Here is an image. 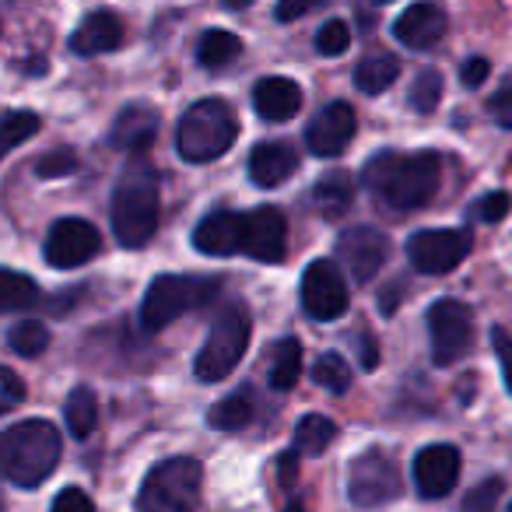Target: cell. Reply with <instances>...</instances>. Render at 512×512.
<instances>
[{
    "label": "cell",
    "mask_w": 512,
    "mask_h": 512,
    "mask_svg": "<svg viewBox=\"0 0 512 512\" xmlns=\"http://www.w3.org/2000/svg\"><path fill=\"white\" fill-rule=\"evenodd\" d=\"M442 158L435 151H379L365 162V186L393 211H418L435 197Z\"/></svg>",
    "instance_id": "cell-1"
},
{
    "label": "cell",
    "mask_w": 512,
    "mask_h": 512,
    "mask_svg": "<svg viewBox=\"0 0 512 512\" xmlns=\"http://www.w3.org/2000/svg\"><path fill=\"white\" fill-rule=\"evenodd\" d=\"M64 442L53 421L32 418L0 432V474L18 488H39L57 470Z\"/></svg>",
    "instance_id": "cell-2"
},
{
    "label": "cell",
    "mask_w": 512,
    "mask_h": 512,
    "mask_svg": "<svg viewBox=\"0 0 512 512\" xmlns=\"http://www.w3.org/2000/svg\"><path fill=\"white\" fill-rule=\"evenodd\" d=\"M158 211H162V193H158V176L148 165H130L123 179L116 183L113 207V235L123 249H141L151 242L158 228Z\"/></svg>",
    "instance_id": "cell-3"
},
{
    "label": "cell",
    "mask_w": 512,
    "mask_h": 512,
    "mask_svg": "<svg viewBox=\"0 0 512 512\" xmlns=\"http://www.w3.org/2000/svg\"><path fill=\"white\" fill-rule=\"evenodd\" d=\"M239 137V116L232 102L225 99H200L183 113L176 127V148L186 162L204 165L221 158Z\"/></svg>",
    "instance_id": "cell-4"
},
{
    "label": "cell",
    "mask_w": 512,
    "mask_h": 512,
    "mask_svg": "<svg viewBox=\"0 0 512 512\" xmlns=\"http://www.w3.org/2000/svg\"><path fill=\"white\" fill-rule=\"evenodd\" d=\"M204 470L193 456H172L151 467L137 491V512H197Z\"/></svg>",
    "instance_id": "cell-5"
},
{
    "label": "cell",
    "mask_w": 512,
    "mask_h": 512,
    "mask_svg": "<svg viewBox=\"0 0 512 512\" xmlns=\"http://www.w3.org/2000/svg\"><path fill=\"white\" fill-rule=\"evenodd\" d=\"M221 292L218 278H193V274H158L148 285L141 302V327L148 334L165 330L172 320L186 316L190 309L207 306Z\"/></svg>",
    "instance_id": "cell-6"
},
{
    "label": "cell",
    "mask_w": 512,
    "mask_h": 512,
    "mask_svg": "<svg viewBox=\"0 0 512 512\" xmlns=\"http://www.w3.org/2000/svg\"><path fill=\"white\" fill-rule=\"evenodd\" d=\"M249 348V313L242 306H228L218 320L211 323L204 348H200L193 372L200 383H221L235 365L242 362Z\"/></svg>",
    "instance_id": "cell-7"
},
{
    "label": "cell",
    "mask_w": 512,
    "mask_h": 512,
    "mask_svg": "<svg viewBox=\"0 0 512 512\" xmlns=\"http://www.w3.org/2000/svg\"><path fill=\"white\" fill-rule=\"evenodd\" d=\"M428 334H432V362L446 369L474 348V313L456 299H439L428 309Z\"/></svg>",
    "instance_id": "cell-8"
},
{
    "label": "cell",
    "mask_w": 512,
    "mask_h": 512,
    "mask_svg": "<svg viewBox=\"0 0 512 512\" xmlns=\"http://www.w3.org/2000/svg\"><path fill=\"white\" fill-rule=\"evenodd\" d=\"M299 295H302V309L320 323L341 320L351 302L348 278H344L334 260H313L306 267V274H302Z\"/></svg>",
    "instance_id": "cell-9"
},
{
    "label": "cell",
    "mask_w": 512,
    "mask_h": 512,
    "mask_svg": "<svg viewBox=\"0 0 512 512\" xmlns=\"http://www.w3.org/2000/svg\"><path fill=\"white\" fill-rule=\"evenodd\" d=\"M470 246L474 239L463 228H428L407 239V260L421 274H449L467 260Z\"/></svg>",
    "instance_id": "cell-10"
},
{
    "label": "cell",
    "mask_w": 512,
    "mask_h": 512,
    "mask_svg": "<svg viewBox=\"0 0 512 512\" xmlns=\"http://www.w3.org/2000/svg\"><path fill=\"white\" fill-rule=\"evenodd\" d=\"M348 495L358 509H376L400 495V470L390 453L383 449H369L351 463L348 477Z\"/></svg>",
    "instance_id": "cell-11"
},
{
    "label": "cell",
    "mask_w": 512,
    "mask_h": 512,
    "mask_svg": "<svg viewBox=\"0 0 512 512\" xmlns=\"http://www.w3.org/2000/svg\"><path fill=\"white\" fill-rule=\"evenodd\" d=\"M242 253L256 264H281L288 256V218L264 204L242 214Z\"/></svg>",
    "instance_id": "cell-12"
},
{
    "label": "cell",
    "mask_w": 512,
    "mask_h": 512,
    "mask_svg": "<svg viewBox=\"0 0 512 512\" xmlns=\"http://www.w3.org/2000/svg\"><path fill=\"white\" fill-rule=\"evenodd\" d=\"M102 239L95 232V225H88L85 218H60L46 235V264L57 271H74L85 267L88 260H95Z\"/></svg>",
    "instance_id": "cell-13"
},
{
    "label": "cell",
    "mask_w": 512,
    "mask_h": 512,
    "mask_svg": "<svg viewBox=\"0 0 512 512\" xmlns=\"http://www.w3.org/2000/svg\"><path fill=\"white\" fill-rule=\"evenodd\" d=\"M337 256L344 260L351 278L369 285V281L383 271L386 256H390V239L369 225L344 228L341 239H337Z\"/></svg>",
    "instance_id": "cell-14"
},
{
    "label": "cell",
    "mask_w": 512,
    "mask_h": 512,
    "mask_svg": "<svg viewBox=\"0 0 512 512\" xmlns=\"http://www.w3.org/2000/svg\"><path fill=\"white\" fill-rule=\"evenodd\" d=\"M358 130V116L348 102H330L313 116V123L306 127V144L316 158H337L341 151H348L351 137Z\"/></svg>",
    "instance_id": "cell-15"
},
{
    "label": "cell",
    "mask_w": 512,
    "mask_h": 512,
    "mask_svg": "<svg viewBox=\"0 0 512 512\" xmlns=\"http://www.w3.org/2000/svg\"><path fill=\"white\" fill-rule=\"evenodd\" d=\"M460 481V449L435 442L414 456V484L425 498H446Z\"/></svg>",
    "instance_id": "cell-16"
},
{
    "label": "cell",
    "mask_w": 512,
    "mask_h": 512,
    "mask_svg": "<svg viewBox=\"0 0 512 512\" xmlns=\"http://www.w3.org/2000/svg\"><path fill=\"white\" fill-rule=\"evenodd\" d=\"M393 36L407 50H432L446 36V11L439 4H411L404 15L393 22Z\"/></svg>",
    "instance_id": "cell-17"
},
{
    "label": "cell",
    "mask_w": 512,
    "mask_h": 512,
    "mask_svg": "<svg viewBox=\"0 0 512 512\" xmlns=\"http://www.w3.org/2000/svg\"><path fill=\"white\" fill-rule=\"evenodd\" d=\"M123 18L113 15V11H92L85 22L74 29L71 36V50L78 57H102V53H113L116 46H123Z\"/></svg>",
    "instance_id": "cell-18"
},
{
    "label": "cell",
    "mask_w": 512,
    "mask_h": 512,
    "mask_svg": "<svg viewBox=\"0 0 512 512\" xmlns=\"http://www.w3.org/2000/svg\"><path fill=\"white\" fill-rule=\"evenodd\" d=\"M193 246L207 256H235L242 253V214L214 211L193 228Z\"/></svg>",
    "instance_id": "cell-19"
},
{
    "label": "cell",
    "mask_w": 512,
    "mask_h": 512,
    "mask_svg": "<svg viewBox=\"0 0 512 512\" xmlns=\"http://www.w3.org/2000/svg\"><path fill=\"white\" fill-rule=\"evenodd\" d=\"M155 130H158V113L151 106H134L120 109V116L113 120V130H109V144L116 151H127V155H137L144 151L151 141H155Z\"/></svg>",
    "instance_id": "cell-20"
},
{
    "label": "cell",
    "mask_w": 512,
    "mask_h": 512,
    "mask_svg": "<svg viewBox=\"0 0 512 512\" xmlns=\"http://www.w3.org/2000/svg\"><path fill=\"white\" fill-rule=\"evenodd\" d=\"M253 106L267 123H285L302 109V88L292 78H264L253 88Z\"/></svg>",
    "instance_id": "cell-21"
},
{
    "label": "cell",
    "mask_w": 512,
    "mask_h": 512,
    "mask_svg": "<svg viewBox=\"0 0 512 512\" xmlns=\"http://www.w3.org/2000/svg\"><path fill=\"white\" fill-rule=\"evenodd\" d=\"M295 169H299V158H295V151L281 141L256 144L253 155H249V179H253L256 186H264V190L281 186Z\"/></svg>",
    "instance_id": "cell-22"
},
{
    "label": "cell",
    "mask_w": 512,
    "mask_h": 512,
    "mask_svg": "<svg viewBox=\"0 0 512 512\" xmlns=\"http://www.w3.org/2000/svg\"><path fill=\"white\" fill-rule=\"evenodd\" d=\"M351 200H355V183H351L348 172H327V176L320 179V183L313 186V204L320 214H327V218H337V214H344L351 207Z\"/></svg>",
    "instance_id": "cell-23"
},
{
    "label": "cell",
    "mask_w": 512,
    "mask_h": 512,
    "mask_svg": "<svg viewBox=\"0 0 512 512\" xmlns=\"http://www.w3.org/2000/svg\"><path fill=\"white\" fill-rule=\"evenodd\" d=\"M239 53H242V39L225 29L204 32L197 43V60H200V67H207V71H221V67L235 64Z\"/></svg>",
    "instance_id": "cell-24"
},
{
    "label": "cell",
    "mask_w": 512,
    "mask_h": 512,
    "mask_svg": "<svg viewBox=\"0 0 512 512\" xmlns=\"http://www.w3.org/2000/svg\"><path fill=\"white\" fill-rule=\"evenodd\" d=\"M400 78V60L393 53H376L355 67V88L365 95H383Z\"/></svg>",
    "instance_id": "cell-25"
},
{
    "label": "cell",
    "mask_w": 512,
    "mask_h": 512,
    "mask_svg": "<svg viewBox=\"0 0 512 512\" xmlns=\"http://www.w3.org/2000/svg\"><path fill=\"white\" fill-rule=\"evenodd\" d=\"M64 418H67V432H71L74 439H88V435L95 432L99 400H95V393L88 390V386L71 390V397H67V404H64Z\"/></svg>",
    "instance_id": "cell-26"
},
{
    "label": "cell",
    "mask_w": 512,
    "mask_h": 512,
    "mask_svg": "<svg viewBox=\"0 0 512 512\" xmlns=\"http://www.w3.org/2000/svg\"><path fill=\"white\" fill-rule=\"evenodd\" d=\"M39 302V285L22 271H4L0 267V313L32 309Z\"/></svg>",
    "instance_id": "cell-27"
},
{
    "label": "cell",
    "mask_w": 512,
    "mask_h": 512,
    "mask_svg": "<svg viewBox=\"0 0 512 512\" xmlns=\"http://www.w3.org/2000/svg\"><path fill=\"white\" fill-rule=\"evenodd\" d=\"M302 376V344L295 337H285V341L274 348V362H271V386L278 393L295 390Z\"/></svg>",
    "instance_id": "cell-28"
},
{
    "label": "cell",
    "mask_w": 512,
    "mask_h": 512,
    "mask_svg": "<svg viewBox=\"0 0 512 512\" xmlns=\"http://www.w3.org/2000/svg\"><path fill=\"white\" fill-rule=\"evenodd\" d=\"M207 421H211L218 432H239V428H246L249 421H253V397H249V390H239V393H232V397L218 400V404L211 407V414H207Z\"/></svg>",
    "instance_id": "cell-29"
},
{
    "label": "cell",
    "mask_w": 512,
    "mask_h": 512,
    "mask_svg": "<svg viewBox=\"0 0 512 512\" xmlns=\"http://www.w3.org/2000/svg\"><path fill=\"white\" fill-rule=\"evenodd\" d=\"M334 439H337V425L330 418H323V414H306L295 425V453L320 456Z\"/></svg>",
    "instance_id": "cell-30"
},
{
    "label": "cell",
    "mask_w": 512,
    "mask_h": 512,
    "mask_svg": "<svg viewBox=\"0 0 512 512\" xmlns=\"http://www.w3.org/2000/svg\"><path fill=\"white\" fill-rule=\"evenodd\" d=\"M8 344H11V351H15V355L39 358L46 348H50V330H46L39 320H22L18 327H11Z\"/></svg>",
    "instance_id": "cell-31"
},
{
    "label": "cell",
    "mask_w": 512,
    "mask_h": 512,
    "mask_svg": "<svg viewBox=\"0 0 512 512\" xmlns=\"http://www.w3.org/2000/svg\"><path fill=\"white\" fill-rule=\"evenodd\" d=\"M39 130V116L29 113V109H18V113H8L0 120V158L15 151L18 144H25L32 134Z\"/></svg>",
    "instance_id": "cell-32"
},
{
    "label": "cell",
    "mask_w": 512,
    "mask_h": 512,
    "mask_svg": "<svg viewBox=\"0 0 512 512\" xmlns=\"http://www.w3.org/2000/svg\"><path fill=\"white\" fill-rule=\"evenodd\" d=\"M407 102H411V109H418V113H432L442 102V74L435 71V67L418 71V78L407 88Z\"/></svg>",
    "instance_id": "cell-33"
},
{
    "label": "cell",
    "mask_w": 512,
    "mask_h": 512,
    "mask_svg": "<svg viewBox=\"0 0 512 512\" xmlns=\"http://www.w3.org/2000/svg\"><path fill=\"white\" fill-rule=\"evenodd\" d=\"M313 383H320L330 393H348L351 386V369L337 351H327L320 362L313 365Z\"/></svg>",
    "instance_id": "cell-34"
},
{
    "label": "cell",
    "mask_w": 512,
    "mask_h": 512,
    "mask_svg": "<svg viewBox=\"0 0 512 512\" xmlns=\"http://www.w3.org/2000/svg\"><path fill=\"white\" fill-rule=\"evenodd\" d=\"M348 46H351V29L341 18H334V22H327L316 32V50H320L323 57H341Z\"/></svg>",
    "instance_id": "cell-35"
},
{
    "label": "cell",
    "mask_w": 512,
    "mask_h": 512,
    "mask_svg": "<svg viewBox=\"0 0 512 512\" xmlns=\"http://www.w3.org/2000/svg\"><path fill=\"white\" fill-rule=\"evenodd\" d=\"M509 211H512V197L505 190H495V193H488V197L477 200V204H470V218L484 221V225H498Z\"/></svg>",
    "instance_id": "cell-36"
},
{
    "label": "cell",
    "mask_w": 512,
    "mask_h": 512,
    "mask_svg": "<svg viewBox=\"0 0 512 512\" xmlns=\"http://www.w3.org/2000/svg\"><path fill=\"white\" fill-rule=\"evenodd\" d=\"M78 169V155L71 148H57V151H46L43 158L36 162V172L43 179H60V176H71Z\"/></svg>",
    "instance_id": "cell-37"
},
{
    "label": "cell",
    "mask_w": 512,
    "mask_h": 512,
    "mask_svg": "<svg viewBox=\"0 0 512 512\" xmlns=\"http://www.w3.org/2000/svg\"><path fill=\"white\" fill-rule=\"evenodd\" d=\"M498 495H502V481H498V477H488L484 484L470 488V495L463 498L460 512H495Z\"/></svg>",
    "instance_id": "cell-38"
},
{
    "label": "cell",
    "mask_w": 512,
    "mask_h": 512,
    "mask_svg": "<svg viewBox=\"0 0 512 512\" xmlns=\"http://www.w3.org/2000/svg\"><path fill=\"white\" fill-rule=\"evenodd\" d=\"M22 400H25V383H22V376L0 365V414L11 411V407H18Z\"/></svg>",
    "instance_id": "cell-39"
},
{
    "label": "cell",
    "mask_w": 512,
    "mask_h": 512,
    "mask_svg": "<svg viewBox=\"0 0 512 512\" xmlns=\"http://www.w3.org/2000/svg\"><path fill=\"white\" fill-rule=\"evenodd\" d=\"M50 512H95V505H92V498H88L81 488H64L57 498H53V509Z\"/></svg>",
    "instance_id": "cell-40"
},
{
    "label": "cell",
    "mask_w": 512,
    "mask_h": 512,
    "mask_svg": "<svg viewBox=\"0 0 512 512\" xmlns=\"http://www.w3.org/2000/svg\"><path fill=\"white\" fill-rule=\"evenodd\" d=\"M327 0H278V8H274V18L278 22H299L302 15H309V11L323 8Z\"/></svg>",
    "instance_id": "cell-41"
},
{
    "label": "cell",
    "mask_w": 512,
    "mask_h": 512,
    "mask_svg": "<svg viewBox=\"0 0 512 512\" xmlns=\"http://www.w3.org/2000/svg\"><path fill=\"white\" fill-rule=\"evenodd\" d=\"M491 344H495V355H498V362H502L505 386H509V393H512V337L505 334L502 327H495L491 330Z\"/></svg>",
    "instance_id": "cell-42"
},
{
    "label": "cell",
    "mask_w": 512,
    "mask_h": 512,
    "mask_svg": "<svg viewBox=\"0 0 512 512\" xmlns=\"http://www.w3.org/2000/svg\"><path fill=\"white\" fill-rule=\"evenodd\" d=\"M488 74H491V64L484 57H470L467 64L460 67V81H463V88H481L484 81H488Z\"/></svg>",
    "instance_id": "cell-43"
},
{
    "label": "cell",
    "mask_w": 512,
    "mask_h": 512,
    "mask_svg": "<svg viewBox=\"0 0 512 512\" xmlns=\"http://www.w3.org/2000/svg\"><path fill=\"white\" fill-rule=\"evenodd\" d=\"M491 116H495V123L498 127H505V130H512V88H502V92L491 99Z\"/></svg>",
    "instance_id": "cell-44"
},
{
    "label": "cell",
    "mask_w": 512,
    "mask_h": 512,
    "mask_svg": "<svg viewBox=\"0 0 512 512\" xmlns=\"http://www.w3.org/2000/svg\"><path fill=\"white\" fill-rule=\"evenodd\" d=\"M358 358H362V369H376L379 365V348L372 337H358Z\"/></svg>",
    "instance_id": "cell-45"
},
{
    "label": "cell",
    "mask_w": 512,
    "mask_h": 512,
    "mask_svg": "<svg viewBox=\"0 0 512 512\" xmlns=\"http://www.w3.org/2000/svg\"><path fill=\"white\" fill-rule=\"evenodd\" d=\"M278 467H281V481H285V488H292L295 474H299V453H285Z\"/></svg>",
    "instance_id": "cell-46"
},
{
    "label": "cell",
    "mask_w": 512,
    "mask_h": 512,
    "mask_svg": "<svg viewBox=\"0 0 512 512\" xmlns=\"http://www.w3.org/2000/svg\"><path fill=\"white\" fill-rule=\"evenodd\" d=\"M400 295L404 292H397V288H386L383 295H379V309H383V316H393L400 309Z\"/></svg>",
    "instance_id": "cell-47"
},
{
    "label": "cell",
    "mask_w": 512,
    "mask_h": 512,
    "mask_svg": "<svg viewBox=\"0 0 512 512\" xmlns=\"http://www.w3.org/2000/svg\"><path fill=\"white\" fill-rule=\"evenodd\" d=\"M221 4H225V8H232V11H242V8H249L253 0H221Z\"/></svg>",
    "instance_id": "cell-48"
},
{
    "label": "cell",
    "mask_w": 512,
    "mask_h": 512,
    "mask_svg": "<svg viewBox=\"0 0 512 512\" xmlns=\"http://www.w3.org/2000/svg\"><path fill=\"white\" fill-rule=\"evenodd\" d=\"M285 512H306V505H302V502H292V505H288Z\"/></svg>",
    "instance_id": "cell-49"
},
{
    "label": "cell",
    "mask_w": 512,
    "mask_h": 512,
    "mask_svg": "<svg viewBox=\"0 0 512 512\" xmlns=\"http://www.w3.org/2000/svg\"><path fill=\"white\" fill-rule=\"evenodd\" d=\"M376 4H390V0H376Z\"/></svg>",
    "instance_id": "cell-50"
}]
</instances>
